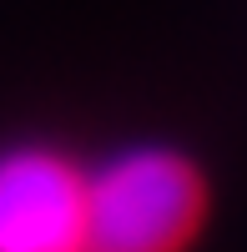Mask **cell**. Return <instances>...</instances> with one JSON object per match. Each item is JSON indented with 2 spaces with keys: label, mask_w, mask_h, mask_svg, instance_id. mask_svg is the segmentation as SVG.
Wrapping results in <instances>:
<instances>
[{
  "label": "cell",
  "mask_w": 247,
  "mask_h": 252,
  "mask_svg": "<svg viewBox=\"0 0 247 252\" xmlns=\"http://www.w3.org/2000/svg\"><path fill=\"white\" fill-rule=\"evenodd\" d=\"M202 217V182L177 152L131 146L86 177L81 252H177Z\"/></svg>",
  "instance_id": "1"
},
{
  "label": "cell",
  "mask_w": 247,
  "mask_h": 252,
  "mask_svg": "<svg viewBox=\"0 0 247 252\" xmlns=\"http://www.w3.org/2000/svg\"><path fill=\"white\" fill-rule=\"evenodd\" d=\"M86 177L46 146L0 152V252H81Z\"/></svg>",
  "instance_id": "2"
}]
</instances>
